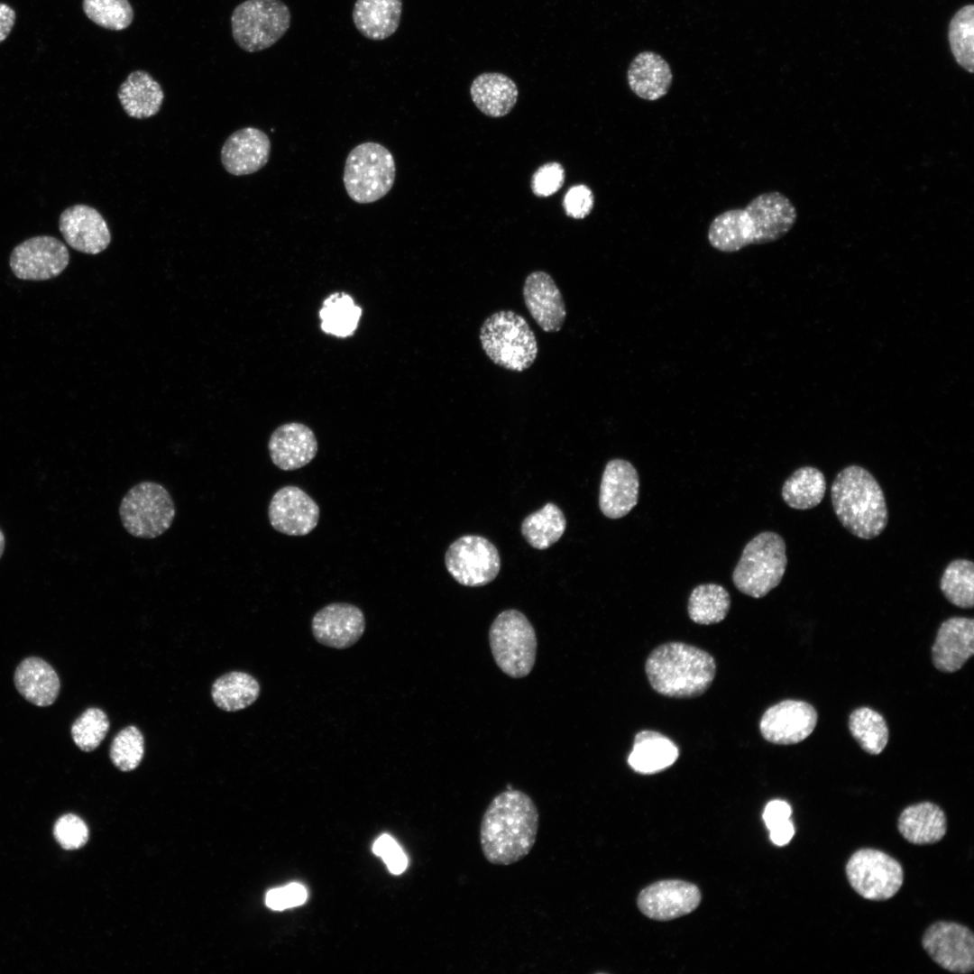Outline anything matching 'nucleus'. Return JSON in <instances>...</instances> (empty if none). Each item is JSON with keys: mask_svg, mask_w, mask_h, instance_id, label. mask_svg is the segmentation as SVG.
Masks as SVG:
<instances>
[{"mask_svg": "<svg viewBox=\"0 0 974 974\" xmlns=\"http://www.w3.org/2000/svg\"><path fill=\"white\" fill-rule=\"evenodd\" d=\"M797 211L783 193L758 195L743 208L728 209L711 221L707 238L722 253L738 252L748 245L776 242L795 225Z\"/></svg>", "mask_w": 974, "mask_h": 974, "instance_id": "f257e3e1", "label": "nucleus"}, {"mask_svg": "<svg viewBox=\"0 0 974 974\" xmlns=\"http://www.w3.org/2000/svg\"><path fill=\"white\" fill-rule=\"evenodd\" d=\"M538 809L532 798L517 789L495 795L480 824V845L486 860L508 866L524 859L535 845Z\"/></svg>", "mask_w": 974, "mask_h": 974, "instance_id": "f03ea898", "label": "nucleus"}, {"mask_svg": "<svg viewBox=\"0 0 974 974\" xmlns=\"http://www.w3.org/2000/svg\"><path fill=\"white\" fill-rule=\"evenodd\" d=\"M645 671L651 687L670 698H694L712 684L716 663L708 652L684 642H667L648 657Z\"/></svg>", "mask_w": 974, "mask_h": 974, "instance_id": "7ed1b4c3", "label": "nucleus"}, {"mask_svg": "<svg viewBox=\"0 0 974 974\" xmlns=\"http://www.w3.org/2000/svg\"><path fill=\"white\" fill-rule=\"evenodd\" d=\"M831 497L839 521L852 535L871 539L887 527L884 492L867 469L855 464L843 468L832 482Z\"/></svg>", "mask_w": 974, "mask_h": 974, "instance_id": "20e7f679", "label": "nucleus"}, {"mask_svg": "<svg viewBox=\"0 0 974 974\" xmlns=\"http://www.w3.org/2000/svg\"><path fill=\"white\" fill-rule=\"evenodd\" d=\"M482 348L496 365L521 372L535 362L538 346L536 335L527 320L512 310H500L490 315L479 332Z\"/></svg>", "mask_w": 974, "mask_h": 974, "instance_id": "39448f33", "label": "nucleus"}, {"mask_svg": "<svg viewBox=\"0 0 974 974\" xmlns=\"http://www.w3.org/2000/svg\"><path fill=\"white\" fill-rule=\"evenodd\" d=\"M787 565L786 547L777 533L763 531L749 541L732 573L735 587L758 599L776 587Z\"/></svg>", "mask_w": 974, "mask_h": 974, "instance_id": "423d86ee", "label": "nucleus"}, {"mask_svg": "<svg viewBox=\"0 0 974 974\" xmlns=\"http://www.w3.org/2000/svg\"><path fill=\"white\" fill-rule=\"evenodd\" d=\"M396 175L391 152L382 144L363 142L351 150L344 169V185L356 203L375 202L391 189Z\"/></svg>", "mask_w": 974, "mask_h": 974, "instance_id": "0eeeda50", "label": "nucleus"}, {"mask_svg": "<svg viewBox=\"0 0 974 974\" xmlns=\"http://www.w3.org/2000/svg\"><path fill=\"white\" fill-rule=\"evenodd\" d=\"M489 643L496 665L513 678L528 675L537 654V636L527 617L510 609L494 619L489 629Z\"/></svg>", "mask_w": 974, "mask_h": 974, "instance_id": "6e6552de", "label": "nucleus"}, {"mask_svg": "<svg viewBox=\"0 0 974 974\" xmlns=\"http://www.w3.org/2000/svg\"><path fill=\"white\" fill-rule=\"evenodd\" d=\"M289 25L290 12L281 0H245L231 15L234 40L247 52L272 46Z\"/></svg>", "mask_w": 974, "mask_h": 974, "instance_id": "1a4fd4ad", "label": "nucleus"}, {"mask_svg": "<svg viewBox=\"0 0 974 974\" xmlns=\"http://www.w3.org/2000/svg\"><path fill=\"white\" fill-rule=\"evenodd\" d=\"M175 506L167 489L154 482L133 486L122 499L119 515L125 530L135 538H155L171 526Z\"/></svg>", "mask_w": 974, "mask_h": 974, "instance_id": "9d476101", "label": "nucleus"}, {"mask_svg": "<svg viewBox=\"0 0 974 974\" xmlns=\"http://www.w3.org/2000/svg\"><path fill=\"white\" fill-rule=\"evenodd\" d=\"M845 872L850 887L873 901L893 897L904 882L902 865L887 853L871 848L856 850L847 861Z\"/></svg>", "mask_w": 974, "mask_h": 974, "instance_id": "9b49d317", "label": "nucleus"}, {"mask_svg": "<svg viewBox=\"0 0 974 974\" xmlns=\"http://www.w3.org/2000/svg\"><path fill=\"white\" fill-rule=\"evenodd\" d=\"M448 573L460 584L482 586L498 575L501 559L495 546L481 536L466 535L454 541L446 553Z\"/></svg>", "mask_w": 974, "mask_h": 974, "instance_id": "f8f14e48", "label": "nucleus"}, {"mask_svg": "<svg viewBox=\"0 0 974 974\" xmlns=\"http://www.w3.org/2000/svg\"><path fill=\"white\" fill-rule=\"evenodd\" d=\"M922 945L931 959L946 970L967 974L974 969V935L963 924L935 922L925 930Z\"/></svg>", "mask_w": 974, "mask_h": 974, "instance_id": "ddd939ff", "label": "nucleus"}, {"mask_svg": "<svg viewBox=\"0 0 974 974\" xmlns=\"http://www.w3.org/2000/svg\"><path fill=\"white\" fill-rule=\"evenodd\" d=\"M69 262L67 246L51 235L31 237L16 245L10 255L14 276L25 280H46L59 276Z\"/></svg>", "mask_w": 974, "mask_h": 974, "instance_id": "4468645a", "label": "nucleus"}, {"mask_svg": "<svg viewBox=\"0 0 974 974\" xmlns=\"http://www.w3.org/2000/svg\"><path fill=\"white\" fill-rule=\"evenodd\" d=\"M817 712L808 703L784 700L770 706L762 715L759 730L768 742L778 745L796 744L813 731Z\"/></svg>", "mask_w": 974, "mask_h": 974, "instance_id": "2eb2a0df", "label": "nucleus"}, {"mask_svg": "<svg viewBox=\"0 0 974 974\" xmlns=\"http://www.w3.org/2000/svg\"><path fill=\"white\" fill-rule=\"evenodd\" d=\"M701 902L697 886L680 879L655 882L642 889L638 907L647 917L669 921L692 913Z\"/></svg>", "mask_w": 974, "mask_h": 974, "instance_id": "dca6fc26", "label": "nucleus"}, {"mask_svg": "<svg viewBox=\"0 0 974 974\" xmlns=\"http://www.w3.org/2000/svg\"><path fill=\"white\" fill-rule=\"evenodd\" d=\"M317 503L301 488L286 485L272 496L268 517L271 527L285 535L305 536L317 525Z\"/></svg>", "mask_w": 974, "mask_h": 974, "instance_id": "f3484780", "label": "nucleus"}, {"mask_svg": "<svg viewBox=\"0 0 974 974\" xmlns=\"http://www.w3.org/2000/svg\"><path fill=\"white\" fill-rule=\"evenodd\" d=\"M311 629L318 643L344 649L361 639L365 630V617L355 605L334 602L321 608L314 615Z\"/></svg>", "mask_w": 974, "mask_h": 974, "instance_id": "a211bd4d", "label": "nucleus"}, {"mask_svg": "<svg viewBox=\"0 0 974 974\" xmlns=\"http://www.w3.org/2000/svg\"><path fill=\"white\" fill-rule=\"evenodd\" d=\"M59 229L70 247L87 254L105 251L111 242L110 230L103 216L84 204L64 209L59 218Z\"/></svg>", "mask_w": 974, "mask_h": 974, "instance_id": "6ab92c4d", "label": "nucleus"}, {"mask_svg": "<svg viewBox=\"0 0 974 974\" xmlns=\"http://www.w3.org/2000/svg\"><path fill=\"white\" fill-rule=\"evenodd\" d=\"M639 490V473L632 464L623 459L609 461L600 485V510L609 519L626 516L638 503Z\"/></svg>", "mask_w": 974, "mask_h": 974, "instance_id": "aec40b11", "label": "nucleus"}, {"mask_svg": "<svg viewBox=\"0 0 974 974\" xmlns=\"http://www.w3.org/2000/svg\"><path fill=\"white\" fill-rule=\"evenodd\" d=\"M522 295L530 316L544 332H558L562 328L566 317L565 304L550 274L543 271L529 273Z\"/></svg>", "mask_w": 974, "mask_h": 974, "instance_id": "412c9836", "label": "nucleus"}, {"mask_svg": "<svg viewBox=\"0 0 974 974\" xmlns=\"http://www.w3.org/2000/svg\"><path fill=\"white\" fill-rule=\"evenodd\" d=\"M271 141L262 130L244 127L233 133L221 149V161L235 176L254 173L269 161Z\"/></svg>", "mask_w": 974, "mask_h": 974, "instance_id": "4be33fe9", "label": "nucleus"}, {"mask_svg": "<svg viewBox=\"0 0 974 974\" xmlns=\"http://www.w3.org/2000/svg\"><path fill=\"white\" fill-rule=\"evenodd\" d=\"M974 653V620L952 617L942 623L932 648L933 665L945 673L962 667Z\"/></svg>", "mask_w": 974, "mask_h": 974, "instance_id": "5701e85b", "label": "nucleus"}, {"mask_svg": "<svg viewBox=\"0 0 974 974\" xmlns=\"http://www.w3.org/2000/svg\"><path fill=\"white\" fill-rule=\"evenodd\" d=\"M268 449L272 463L278 468L292 471L307 465L315 458L317 440L308 426L290 422L272 432Z\"/></svg>", "mask_w": 974, "mask_h": 974, "instance_id": "b1692460", "label": "nucleus"}, {"mask_svg": "<svg viewBox=\"0 0 974 974\" xmlns=\"http://www.w3.org/2000/svg\"><path fill=\"white\" fill-rule=\"evenodd\" d=\"M627 80L630 90L639 98L656 101L669 91L673 73L668 62L658 53L645 51L637 54L629 65Z\"/></svg>", "mask_w": 974, "mask_h": 974, "instance_id": "393cba45", "label": "nucleus"}, {"mask_svg": "<svg viewBox=\"0 0 974 974\" xmlns=\"http://www.w3.org/2000/svg\"><path fill=\"white\" fill-rule=\"evenodd\" d=\"M14 681L20 694L40 707L52 704L60 689V678L54 668L37 657H27L18 665Z\"/></svg>", "mask_w": 974, "mask_h": 974, "instance_id": "a878e982", "label": "nucleus"}, {"mask_svg": "<svg viewBox=\"0 0 974 974\" xmlns=\"http://www.w3.org/2000/svg\"><path fill=\"white\" fill-rule=\"evenodd\" d=\"M897 829L903 838L912 844H933L946 834L947 819L937 804L921 802L902 811L897 820Z\"/></svg>", "mask_w": 974, "mask_h": 974, "instance_id": "bb28decb", "label": "nucleus"}, {"mask_svg": "<svg viewBox=\"0 0 974 974\" xmlns=\"http://www.w3.org/2000/svg\"><path fill=\"white\" fill-rule=\"evenodd\" d=\"M470 94L482 113L491 117H501L516 105L519 91L510 77L499 72H484L473 79Z\"/></svg>", "mask_w": 974, "mask_h": 974, "instance_id": "cd10ccee", "label": "nucleus"}, {"mask_svg": "<svg viewBox=\"0 0 974 974\" xmlns=\"http://www.w3.org/2000/svg\"><path fill=\"white\" fill-rule=\"evenodd\" d=\"M117 96L124 112L133 118L146 119L161 109L164 92L145 70L132 71L120 85Z\"/></svg>", "mask_w": 974, "mask_h": 974, "instance_id": "c85d7f7f", "label": "nucleus"}, {"mask_svg": "<svg viewBox=\"0 0 974 974\" xmlns=\"http://www.w3.org/2000/svg\"><path fill=\"white\" fill-rule=\"evenodd\" d=\"M401 11L402 0H356L353 20L365 38L381 41L397 31Z\"/></svg>", "mask_w": 974, "mask_h": 974, "instance_id": "c756f323", "label": "nucleus"}, {"mask_svg": "<svg viewBox=\"0 0 974 974\" xmlns=\"http://www.w3.org/2000/svg\"><path fill=\"white\" fill-rule=\"evenodd\" d=\"M678 756L677 746L666 736L654 730H641L635 735L628 763L634 771L650 775L671 767Z\"/></svg>", "mask_w": 974, "mask_h": 974, "instance_id": "7c9ffc66", "label": "nucleus"}, {"mask_svg": "<svg viewBox=\"0 0 974 974\" xmlns=\"http://www.w3.org/2000/svg\"><path fill=\"white\" fill-rule=\"evenodd\" d=\"M260 685L251 675L233 671L218 677L212 685L215 704L225 712H237L253 704L260 695Z\"/></svg>", "mask_w": 974, "mask_h": 974, "instance_id": "2f4dec72", "label": "nucleus"}, {"mask_svg": "<svg viewBox=\"0 0 974 974\" xmlns=\"http://www.w3.org/2000/svg\"><path fill=\"white\" fill-rule=\"evenodd\" d=\"M825 492L824 474L813 466H803L785 481L781 495L790 508L803 510L820 504Z\"/></svg>", "mask_w": 974, "mask_h": 974, "instance_id": "473e14b6", "label": "nucleus"}, {"mask_svg": "<svg viewBox=\"0 0 974 974\" xmlns=\"http://www.w3.org/2000/svg\"><path fill=\"white\" fill-rule=\"evenodd\" d=\"M730 597L728 591L717 583H703L691 593L687 611L690 619L701 625L722 621L730 610Z\"/></svg>", "mask_w": 974, "mask_h": 974, "instance_id": "72a5a7b5", "label": "nucleus"}, {"mask_svg": "<svg viewBox=\"0 0 974 974\" xmlns=\"http://www.w3.org/2000/svg\"><path fill=\"white\" fill-rule=\"evenodd\" d=\"M566 520L563 511L554 503H547L531 513L521 524V533L527 542L537 549H546L563 536Z\"/></svg>", "mask_w": 974, "mask_h": 974, "instance_id": "f704fd0d", "label": "nucleus"}, {"mask_svg": "<svg viewBox=\"0 0 974 974\" xmlns=\"http://www.w3.org/2000/svg\"><path fill=\"white\" fill-rule=\"evenodd\" d=\"M362 309L348 294L336 292L326 298L319 311L321 328L335 336L346 337L355 331Z\"/></svg>", "mask_w": 974, "mask_h": 974, "instance_id": "c9c22d12", "label": "nucleus"}, {"mask_svg": "<svg viewBox=\"0 0 974 974\" xmlns=\"http://www.w3.org/2000/svg\"><path fill=\"white\" fill-rule=\"evenodd\" d=\"M849 728L862 749L871 755L881 753L887 744L888 728L884 717L868 707L850 713Z\"/></svg>", "mask_w": 974, "mask_h": 974, "instance_id": "e433bc0d", "label": "nucleus"}, {"mask_svg": "<svg viewBox=\"0 0 974 974\" xmlns=\"http://www.w3.org/2000/svg\"><path fill=\"white\" fill-rule=\"evenodd\" d=\"M940 588L945 598L953 605L970 609L974 604V565L968 559L959 558L949 563L940 581Z\"/></svg>", "mask_w": 974, "mask_h": 974, "instance_id": "4c0bfd02", "label": "nucleus"}, {"mask_svg": "<svg viewBox=\"0 0 974 974\" xmlns=\"http://www.w3.org/2000/svg\"><path fill=\"white\" fill-rule=\"evenodd\" d=\"M948 39L957 63L969 73L974 71V5L960 8L950 22Z\"/></svg>", "mask_w": 974, "mask_h": 974, "instance_id": "58836bf2", "label": "nucleus"}, {"mask_svg": "<svg viewBox=\"0 0 974 974\" xmlns=\"http://www.w3.org/2000/svg\"><path fill=\"white\" fill-rule=\"evenodd\" d=\"M82 8L93 23L112 31L124 30L133 20V9L128 0H83Z\"/></svg>", "mask_w": 974, "mask_h": 974, "instance_id": "ea45409f", "label": "nucleus"}, {"mask_svg": "<svg viewBox=\"0 0 974 974\" xmlns=\"http://www.w3.org/2000/svg\"><path fill=\"white\" fill-rule=\"evenodd\" d=\"M144 755V739L142 731L133 725L119 730L114 737L109 756L119 770L128 772L135 769Z\"/></svg>", "mask_w": 974, "mask_h": 974, "instance_id": "a19ab883", "label": "nucleus"}, {"mask_svg": "<svg viewBox=\"0 0 974 974\" xmlns=\"http://www.w3.org/2000/svg\"><path fill=\"white\" fill-rule=\"evenodd\" d=\"M109 726L108 717L103 710L96 707L87 708L71 726L73 741L82 751H93L106 738Z\"/></svg>", "mask_w": 974, "mask_h": 974, "instance_id": "79ce46f5", "label": "nucleus"}, {"mask_svg": "<svg viewBox=\"0 0 974 974\" xmlns=\"http://www.w3.org/2000/svg\"><path fill=\"white\" fill-rule=\"evenodd\" d=\"M58 842L66 850H76L87 841L88 831L85 822L74 814L60 817L54 826Z\"/></svg>", "mask_w": 974, "mask_h": 974, "instance_id": "37998d69", "label": "nucleus"}, {"mask_svg": "<svg viewBox=\"0 0 974 974\" xmlns=\"http://www.w3.org/2000/svg\"><path fill=\"white\" fill-rule=\"evenodd\" d=\"M565 170L560 163L548 162L540 166L533 174L531 188L538 197H548L563 186Z\"/></svg>", "mask_w": 974, "mask_h": 974, "instance_id": "c03bdc74", "label": "nucleus"}, {"mask_svg": "<svg viewBox=\"0 0 974 974\" xmlns=\"http://www.w3.org/2000/svg\"><path fill=\"white\" fill-rule=\"evenodd\" d=\"M593 191L585 185L571 187L565 195L563 207L565 214L573 218L582 219L588 216L593 207Z\"/></svg>", "mask_w": 974, "mask_h": 974, "instance_id": "a18cd8bd", "label": "nucleus"}, {"mask_svg": "<svg viewBox=\"0 0 974 974\" xmlns=\"http://www.w3.org/2000/svg\"><path fill=\"white\" fill-rule=\"evenodd\" d=\"M373 852L382 858L389 870L393 874L402 873L408 865L407 857L396 842V841L390 835L383 834L379 837L372 847Z\"/></svg>", "mask_w": 974, "mask_h": 974, "instance_id": "49530a36", "label": "nucleus"}, {"mask_svg": "<svg viewBox=\"0 0 974 974\" xmlns=\"http://www.w3.org/2000/svg\"><path fill=\"white\" fill-rule=\"evenodd\" d=\"M307 896V890L302 885L291 883L270 890L266 895L265 902L272 910H284L302 905Z\"/></svg>", "mask_w": 974, "mask_h": 974, "instance_id": "de8ad7c7", "label": "nucleus"}, {"mask_svg": "<svg viewBox=\"0 0 974 974\" xmlns=\"http://www.w3.org/2000/svg\"><path fill=\"white\" fill-rule=\"evenodd\" d=\"M792 808L784 800H772L768 802L763 813V820L768 830L790 819Z\"/></svg>", "mask_w": 974, "mask_h": 974, "instance_id": "09e8293b", "label": "nucleus"}, {"mask_svg": "<svg viewBox=\"0 0 974 974\" xmlns=\"http://www.w3.org/2000/svg\"><path fill=\"white\" fill-rule=\"evenodd\" d=\"M771 841L776 846L786 845L795 834V826L791 819L769 830Z\"/></svg>", "mask_w": 974, "mask_h": 974, "instance_id": "8fccbe9b", "label": "nucleus"}, {"mask_svg": "<svg viewBox=\"0 0 974 974\" xmlns=\"http://www.w3.org/2000/svg\"><path fill=\"white\" fill-rule=\"evenodd\" d=\"M15 18V11L7 4L0 3V43L9 36Z\"/></svg>", "mask_w": 974, "mask_h": 974, "instance_id": "3c124183", "label": "nucleus"}, {"mask_svg": "<svg viewBox=\"0 0 974 974\" xmlns=\"http://www.w3.org/2000/svg\"><path fill=\"white\" fill-rule=\"evenodd\" d=\"M5 548V537L3 530L0 528V559L2 558Z\"/></svg>", "mask_w": 974, "mask_h": 974, "instance_id": "603ef678", "label": "nucleus"}]
</instances>
